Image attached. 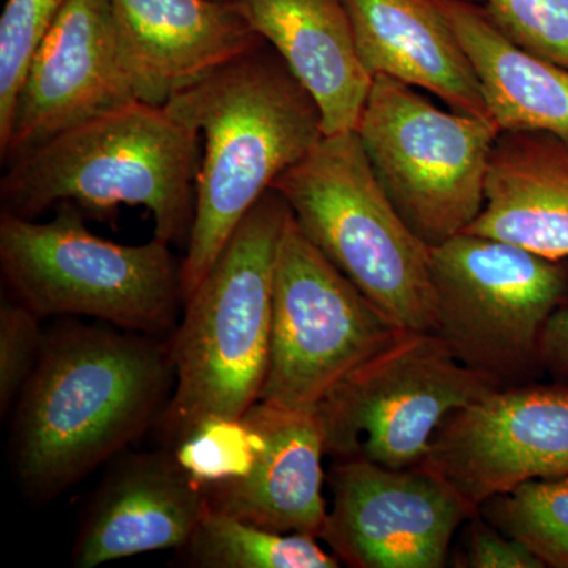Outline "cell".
<instances>
[{
    "mask_svg": "<svg viewBox=\"0 0 568 568\" xmlns=\"http://www.w3.org/2000/svg\"><path fill=\"white\" fill-rule=\"evenodd\" d=\"M435 334L467 368L511 387L536 383L540 338L568 302V261L462 233L432 248Z\"/></svg>",
    "mask_w": 568,
    "mask_h": 568,
    "instance_id": "7",
    "label": "cell"
},
{
    "mask_svg": "<svg viewBox=\"0 0 568 568\" xmlns=\"http://www.w3.org/2000/svg\"><path fill=\"white\" fill-rule=\"evenodd\" d=\"M290 205L275 190L253 205L168 336L175 386L159 428L175 446L205 418L244 417L260 399L271 349L276 256Z\"/></svg>",
    "mask_w": 568,
    "mask_h": 568,
    "instance_id": "4",
    "label": "cell"
},
{
    "mask_svg": "<svg viewBox=\"0 0 568 568\" xmlns=\"http://www.w3.org/2000/svg\"><path fill=\"white\" fill-rule=\"evenodd\" d=\"M174 386L168 339L114 325L52 328L14 405L11 444L24 495L50 503L119 457L159 426Z\"/></svg>",
    "mask_w": 568,
    "mask_h": 568,
    "instance_id": "1",
    "label": "cell"
},
{
    "mask_svg": "<svg viewBox=\"0 0 568 568\" xmlns=\"http://www.w3.org/2000/svg\"><path fill=\"white\" fill-rule=\"evenodd\" d=\"M473 2L484 3L485 0H473Z\"/></svg>",
    "mask_w": 568,
    "mask_h": 568,
    "instance_id": "29",
    "label": "cell"
},
{
    "mask_svg": "<svg viewBox=\"0 0 568 568\" xmlns=\"http://www.w3.org/2000/svg\"><path fill=\"white\" fill-rule=\"evenodd\" d=\"M317 540L306 534L275 532L209 507L179 551L197 568H338L342 560Z\"/></svg>",
    "mask_w": 568,
    "mask_h": 568,
    "instance_id": "21",
    "label": "cell"
},
{
    "mask_svg": "<svg viewBox=\"0 0 568 568\" xmlns=\"http://www.w3.org/2000/svg\"><path fill=\"white\" fill-rule=\"evenodd\" d=\"M67 0H7L0 18V140L9 132L18 92L41 40Z\"/></svg>",
    "mask_w": 568,
    "mask_h": 568,
    "instance_id": "24",
    "label": "cell"
},
{
    "mask_svg": "<svg viewBox=\"0 0 568 568\" xmlns=\"http://www.w3.org/2000/svg\"><path fill=\"white\" fill-rule=\"evenodd\" d=\"M402 332L313 245L291 213L276 256L271 349L257 402L316 409Z\"/></svg>",
    "mask_w": 568,
    "mask_h": 568,
    "instance_id": "10",
    "label": "cell"
},
{
    "mask_svg": "<svg viewBox=\"0 0 568 568\" xmlns=\"http://www.w3.org/2000/svg\"><path fill=\"white\" fill-rule=\"evenodd\" d=\"M478 511L500 532L521 541L545 568H568V477L519 485Z\"/></svg>",
    "mask_w": 568,
    "mask_h": 568,
    "instance_id": "22",
    "label": "cell"
},
{
    "mask_svg": "<svg viewBox=\"0 0 568 568\" xmlns=\"http://www.w3.org/2000/svg\"><path fill=\"white\" fill-rule=\"evenodd\" d=\"M465 233L568 261V141L547 133H500L484 209Z\"/></svg>",
    "mask_w": 568,
    "mask_h": 568,
    "instance_id": "19",
    "label": "cell"
},
{
    "mask_svg": "<svg viewBox=\"0 0 568 568\" xmlns=\"http://www.w3.org/2000/svg\"><path fill=\"white\" fill-rule=\"evenodd\" d=\"M132 100L111 0H67L33 54L0 156L9 163L62 130Z\"/></svg>",
    "mask_w": 568,
    "mask_h": 568,
    "instance_id": "13",
    "label": "cell"
},
{
    "mask_svg": "<svg viewBox=\"0 0 568 568\" xmlns=\"http://www.w3.org/2000/svg\"><path fill=\"white\" fill-rule=\"evenodd\" d=\"M272 190L313 245L406 332H435L432 246L396 211L357 133L324 134Z\"/></svg>",
    "mask_w": 568,
    "mask_h": 568,
    "instance_id": "5",
    "label": "cell"
},
{
    "mask_svg": "<svg viewBox=\"0 0 568 568\" xmlns=\"http://www.w3.org/2000/svg\"><path fill=\"white\" fill-rule=\"evenodd\" d=\"M497 388L435 332H402L317 405L325 454L390 469L424 465L444 420Z\"/></svg>",
    "mask_w": 568,
    "mask_h": 568,
    "instance_id": "9",
    "label": "cell"
},
{
    "mask_svg": "<svg viewBox=\"0 0 568 568\" xmlns=\"http://www.w3.org/2000/svg\"><path fill=\"white\" fill-rule=\"evenodd\" d=\"M425 466L477 510L493 497L544 478L568 477V386L497 388L437 429Z\"/></svg>",
    "mask_w": 568,
    "mask_h": 568,
    "instance_id": "12",
    "label": "cell"
},
{
    "mask_svg": "<svg viewBox=\"0 0 568 568\" xmlns=\"http://www.w3.org/2000/svg\"><path fill=\"white\" fill-rule=\"evenodd\" d=\"M320 540L355 568H443L463 523L478 514L457 488L420 465L390 469L338 459Z\"/></svg>",
    "mask_w": 568,
    "mask_h": 568,
    "instance_id": "11",
    "label": "cell"
},
{
    "mask_svg": "<svg viewBox=\"0 0 568 568\" xmlns=\"http://www.w3.org/2000/svg\"><path fill=\"white\" fill-rule=\"evenodd\" d=\"M47 334L41 317L11 295L0 304V410L10 413L39 365Z\"/></svg>",
    "mask_w": 568,
    "mask_h": 568,
    "instance_id": "26",
    "label": "cell"
},
{
    "mask_svg": "<svg viewBox=\"0 0 568 568\" xmlns=\"http://www.w3.org/2000/svg\"><path fill=\"white\" fill-rule=\"evenodd\" d=\"M207 508L204 488L171 452L130 455L119 459L89 504L71 562L95 568L144 552L179 551Z\"/></svg>",
    "mask_w": 568,
    "mask_h": 568,
    "instance_id": "15",
    "label": "cell"
},
{
    "mask_svg": "<svg viewBox=\"0 0 568 568\" xmlns=\"http://www.w3.org/2000/svg\"><path fill=\"white\" fill-rule=\"evenodd\" d=\"M508 40L568 69V0H485Z\"/></svg>",
    "mask_w": 568,
    "mask_h": 568,
    "instance_id": "25",
    "label": "cell"
},
{
    "mask_svg": "<svg viewBox=\"0 0 568 568\" xmlns=\"http://www.w3.org/2000/svg\"><path fill=\"white\" fill-rule=\"evenodd\" d=\"M244 417L263 437L260 455L242 480L204 489L209 507L275 532L321 538L327 454L316 409L256 402Z\"/></svg>",
    "mask_w": 568,
    "mask_h": 568,
    "instance_id": "16",
    "label": "cell"
},
{
    "mask_svg": "<svg viewBox=\"0 0 568 568\" xmlns=\"http://www.w3.org/2000/svg\"><path fill=\"white\" fill-rule=\"evenodd\" d=\"M538 358L544 376L568 386V302L560 305L545 324Z\"/></svg>",
    "mask_w": 568,
    "mask_h": 568,
    "instance_id": "28",
    "label": "cell"
},
{
    "mask_svg": "<svg viewBox=\"0 0 568 568\" xmlns=\"http://www.w3.org/2000/svg\"><path fill=\"white\" fill-rule=\"evenodd\" d=\"M111 6L134 100L155 106L263 41L230 0H111Z\"/></svg>",
    "mask_w": 568,
    "mask_h": 568,
    "instance_id": "14",
    "label": "cell"
},
{
    "mask_svg": "<svg viewBox=\"0 0 568 568\" xmlns=\"http://www.w3.org/2000/svg\"><path fill=\"white\" fill-rule=\"evenodd\" d=\"M58 207L50 222L0 215V268L11 297L41 320L91 317L159 338L173 334L183 293L182 260L171 245L106 241L77 205Z\"/></svg>",
    "mask_w": 568,
    "mask_h": 568,
    "instance_id": "6",
    "label": "cell"
},
{
    "mask_svg": "<svg viewBox=\"0 0 568 568\" xmlns=\"http://www.w3.org/2000/svg\"><path fill=\"white\" fill-rule=\"evenodd\" d=\"M470 518L469 540L465 562L459 566L469 568H545L517 538L506 536L487 519Z\"/></svg>",
    "mask_w": 568,
    "mask_h": 568,
    "instance_id": "27",
    "label": "cell"
},
{
    "mask_svg": "<svg viewBox=\"0 0 568 568\" xmlns=\"http://www.w3.org/2000/svg\"><path fill=\"white\" fill-rule=\"evenodd\" d=\"M343 2L373 78L405 82L450 110L491 121L476 70L436 0Z\"/></svg>",
    "mask_w": 568,
    "mask_h": 568,
    "instance_id": "18",
    "label": "cell"
},
{
    "mask_svg": "<svg viewBox=\"0 0 568 568\" xmlns=\"http://www.w3.org/2000/svg\"><path fill=\"white\" fill-rule=\"evenodd\" d=\"M476 70L500 133H547L568 141V69L508 40L473 0H436Z\"/></svg>",
    "mask_w": 568,
    "mask_h": 568,
    "instance_id": "20",
    "label": "cell"
},
{
    "mask_svg": "<svg viewBox=\"0 0 568 568\" xmlns=\"http://www.w3.org/2000/svg\"><path fill=\"white\" fill-rule=\"evenodd\" d=\"M261 446L263 437L245 417L213 416L179 440L171 454L183 473L205 489L248 476Z\"/></svg>",
    "mask_w": 568,
    "mask_h": 568,
    "instance_id": "23",
    "label": "cell"
},
{
    "mask_svg": "<svg viewBox=\"0 0 568 568\" xmlns=\"http://www.w3.org/2000/svg\"><path fill=\"white\" fill-rule=\"evenodd\" d=\"M320 108L324 134L355 132L373 77L343 0H230Z\"/></svg>",
    "mask_w": 568,
    "mask_h": 568,
    "instance_id": "17",
    "label": "cell"
},
{
    "mask_svg": "<svg viewBox=\"0 0 568 568\" xmlns=\"http://www.w3.org/2000/svg\"><path fill=\"white\" fill-rule=\"evenodd\" d=\"M200 133L164 106L132 100L62 130L7 163L2 212L37 219L70 203L102 212L141 205L153 237L189 244L201 162Z\"/></svg>",
    "mask_w": 568,
    "mask_h": 568,
    "instance_id": "3",
    "label": "cell"
},
{
    "mask_svg": "<svg viewBox=\"0 0 568 568\" xmlns=\"http://www.w3.org/2000/svg\"><path fill=\"white\" fill-rule=\"evenodd\" d=\"M377 182L428 246L465 233L485 204L499 129L436 106L405 82L373 78L355 129Z\"/></svg>",
    "mask_w": 568,
    "mask_h": 568,
    "instance_id": "8",
    "label": "cell"
},
{
    "mask_svg": "<svg viewBox=\"0 0 568 568\" xmlns=\"http://www.w3.org/2000/svg\"><path fill=\"white\" fill-rule=\"evenodd\" d=\"M204 142L194 220L182 260L183 301L276 179L323 140L313 97L265 41L164 104Z\"/></svg>",
    "mask_w": 568,
    "mask_h": 568,
    "instance_id": "2",
    "label": "cell"
}]
</instances>
